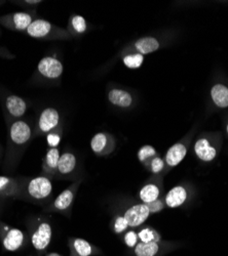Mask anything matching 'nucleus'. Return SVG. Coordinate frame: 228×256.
Wrapping results in <instances>:
<instances>
[{"mask_svg": "<svg viewBox=\"0 0 228 256\" xmlns=\"http://www.w3.org/2000/svg\"><path fill=\"white\" fill-rule=\"evenodd\" d=\"M34 124L28 119L16 120L9 124L7 168H13L18 164L27 146L30 144L31 140L34 138Z\"/></svg>", "mask_w": 228, "mask_h": 256, "instance_id": "f257e3e1", "label": "nucleus"}, {"mask_svg": "<svg viewBox=\"0 0 228 256\" xmlns=\"http://www.w3.org/2000/svg\"><path fill=\"white\" fill-rule=\"evenodd\" d=\"M18 199L36 204L50 202L53 195L52 178L41 174L35 178H21Z\"/></svg>", "mask_w": 228, "mask_h": 256, "instance_id": "f03ea898", "label": "nucleus"}, {"mask_svg": "<svg viewBox=\"0 0 228 256\" xmlns=\"http://www.w3.org/2000/svg\"><path fill=\"white\" fill-rule=\"evenodd\" d=\"M64 72V66L56 56H47L38 62L36 72L33 75L34 83L57 84Z\"/></svg>", "mask_w": 228, "mask_h": 256, "instance_id": "7ed1b4c3", "label": "nucleus"}, {"mask_svg": "<svg viewBox=\"0 0 228 256\" xmlns=\"http://www.w3.org/2000/svg\"><path fill=\"white\" fill-rule=\"evenodd\" d=\"M30 242L35 250L45 251L51 244L53 230L51 222L41 216L30 218L27 222Z\"/></svg>", "mask_w": 228, "mask_h": 256, "instance_id": "20e7f679", "label": "nucleus"}, {"mask_svg": "<svg viewBox=\"0 0 228 256\" xmlns=\"http://www.w3.org/2000/svg\"><path fill=\"white\" fill-rule=\"evenodd\" d=\"M27 35L41 40H67L71 37L69 32L54 25L45 18H36L26 30Z\"/></svg>", "mask_w": 228, "mask_h": 256, "instance_id": "39448f33", "label": "nucleus"}, {"mask_svg": "<svg viewBox=\"0 0 228 256\" xmlns=\"http://www.w3.org/2000/svg\"><path fill=\"white\" fill-rule=\"evenodd\" d=\"M2 104L4 114L8 124L16 120L23 119V117L28 111L27 100L11 92H8L3 96Z\"/></svg>", "mask_w": 228, "mask_h": 256, "instance_id": "423d86ee", "label": "nucleus"}, {"mask_svg": "<svg viewBox=\"0 0 228 256\" xmlns=\"http://www.w3.org/2000/svg\"><path fill=\"white\" fill-rule=\"evenodd\" d=\"M61 125L62 118L60 112L56 108L49 106L40 112L34 124V138L47 136Z\"/></svg>", "mask_w": 228, "mask_h": 256, "instance_id": "0eeeda50", "label": "nucleus"}, {"mask_svg": "<svg viewBox=\"0 0 228 256\" xmlns=\"http://www.w3.org/2000/svg\"><path fill=\"white\" fill-rule=\"evenodd\" d=\"M35 10L12 12L0 16V25L12 31L26 32L28 27L36 20Z\"/></svg>", "mask_w": 228, "mask_h": 256, "instance_id": "6e6552de", "label": "nucleus"}, {"mask_svg": "<svg viewBox=\"0 0 228 256\" xmlns=\"http://www.w3.org/2000/svg\"><path fill=\"white\" fill-rule=\"evenodd\" d=\"M79 184L80 180L72 184L70 186L65 188L55 200L52 201V203L45 209V211L67 213L72 208Z\"/></svg>", "mask_w": 228, "mask_h": 256, "instance_id": "1a4fd4ad", "label": "nucleus"}, {"mask_svg": "<svg viewBox=\"0 0 228 256\" xmlns=\"http://www.w3.org/2000/svg\"><path fill=\"white\" fill-rule=\"evenodd\" d=\"M0 236H2L3 244L7 251L15 252L25 243V234L22 230L10 228L3 222H0Z\"/></svg>", "mask_w": 228, "mask_h": 256, "instance_id": "9d476101", "label": "nucleus"}, {"mask_svg": "<svg viewBox=\"0 0 228 256\" xmlns=\"http://www.w3.org/2000/svg\"><path fill=\"white\" fill-rule=\"evenodd\" d=\"M151 214L147 204L139 203L129 207L124 212V218L127 220L130 228H137L146 222Z\"/></svg>", "mask_w": 228, "mask_h": 256, "instance_id": "9b49d317", "label": "nucleus"}, {"mask_svg": "<svg viewBox=\"0 0 228 256\" xmlns=\"http://www.w3.org/2000/svg\"><path fill=\"white\" fill-rule=\"evenodd\" d=\"M115 146L113 138L109 134L99 132L96 134L91 140L92 151L99 156H105L110 154Z\"/></svg>", "mask_w": 228, "mask_h": 256, "instance_id": "f8f14e48", "label": "nucleus"}, {"mask_svg": "<svg viewBox=\"0 0 228 256\" xmlns=\"http://www.w3.org/2000/svg\"><path fill=\"white\" fill-rule=\"evenodd\" d=\"M68 246L69 256H94L101 253L98 247L81 238H70Z\"/></svg>", "mask_w": 228, "mask_h": 256, "instance_id": "ddd939ff", "label": "nucleus"}, {"mask_svg": "<svg viewBox=\"0 0 228 256\" xmlns=\"http://www.w3.org/2000/svg\"><path fill=\"white\" fill-rule=\"evenodd\" d=\"M77 159L76 156L71 152H64L61 154L56 178H65L71 176L76 169Z\"/></svg>", "mask_w": 228, "mask_h": 256, "instance_id": "4468645a", "label": "nucleus"}, {"mask_svg": "<svg viewBox=\"0 0 228 256\" xmlns=\"http://www.w3.org/2000/svg\"><path fill=\"white\" fill-rule=\"evenodd\" d=\"M60 151L58 148H50L43 162V174L50 178H56L57 174V169H58V164L60 160Z\"/></svg>", "mask_w": 228, "mask_h": 256, "instance_id": "2eb2a0df", "label": "nucleus"}, {"mask_svg": "<svg viewBox=\"0 0 228 256\" xmlns=\"http://www.w3.org/2000/svg\"><path fill=\"white\" fill-rule=\"evenodd\" d=\"M194 153L203 162H212L217 156V148L206 138H199L194 144Z\"/></svg>", "mask_w": 228, "mask_h": 256, "instance_id": "dca6fc26", "label": "nucleus"}, {"mask_svg": "<svg viewBox=\"0 0 228 256\" xmlns=\"http://www.w3.org/2000/svg\"><path fill=\"white\" fill-rule=\"evenodd\" d=\"M108 100L113 106L121 109L131 108L134 102V98L131 92L121 88H112L109 90Z\"/></svg>", "mask_w": 228, "mask_h": 256, "instance_id": "f3484780", "label": "nucleus"}, {"mask_svg": "<svg viewBox=\"0 0 228 256\" xmlns=\"http://www.w3.org/2000/svg\"><path fill=\"white\" fill-rule=\"evenodd\" d=\"M187 190H186L183 186H177L171 188L167 196H165L164 202L169 208H177L182 206L186 200H187Z\"/></svg>", "mask_w": 228, "mask_h": 256, "instance_id": "a211bd4d", "label": "nucleus"}, {"mask_svg": "<svg viewBox=\"0 0 228 256\" xmlns=\"http://www.w3.org/2000/svg\"><path fill=\"white\" fill-rule=\"evenodd\" d=\"M187 154V146L182 142L172 146L165 154V164L169 167H175L180 164Z\"/></svg>", "mask_w": 228, "mask_h": 256, "instance_id": "6ab92c4d", "label": "nucleus"}, {"mask_svg": "<svg viewBox=\"0 0 228 256\" xmlns=\"http://www.w3.org/2000/svg\"><path fill=\"white\" fill-rule=\"evenodd\" d=\"M20 193V180L0 176V196L18 198Z\"/></svg>", "mask_w": 228, "mask_h": 256, "instance_id": "aec40b11", "label": "nucleus"}, {"mask_svg": "<svg viewBox=\"0 0 228 256\" xmlns=\"http://www.w3.org/2000/svg\"><path fill=\"white\" fill-rule=\"evenodd\" d=\"M136 54H148L159 48V42L154 37H143L138 39L134 44Z\"/></svg>", "mask_w": 228, "mask_h": 256, "instance_id": "412c9836", "label": "nucleus"}, {"mask_svg": "<svg viewBox=\"0 0 228 256\" xmlns=\"http://www.w3.org/2000/svg\"><path fill=\"white\" fill-rule=\"evenodd\" d=\"M160 188L156 182H148L139 190V198L142 203L150 204L159 199Z\"/></svg>", "mask_w": 228, "mask_h": 256, "instance_id": "4be33fe9", "label": "nucleus"}, {"mask_svg": "<svg viewBox=\"0 0 228 256\" xmlns=\"http://www.w3.org/2000/svg\"><path fill=\"white\" fill-rule=\"evenodd\" d=\"M162 252V246L160 242H139L134 248L136 256H158Z\"/></svg>", "mask_w": 228, "mask_h": 256, "instance_id": "5701e85b", "label": "nucleus"}, {"mask_svg": "<svg viewBox=\"0 0 228 256\" xmlns=\"http://www.w3.org/2000/svg\"><path fill=\"white\" fill-rule=\"evenodd\" d=\"M211 96L214 104L219 108L228 106V88L223 84H216L211 90Z\"/></svg>", "mask_w": 228, "mask_h": 256, "instance_id": "b1692460", "label": "nucleus"}, {"mask_svg": "<svg viewBox=\"0 0 228 256\" xmlns=\"http://www.w3.org/2000/svg\"><path fill=\"white\" fill-rule=\"evenodd\" d=\"M88 29V25L85 18H82L81 16H71L69 20V24H68V32L71 36L73 35H81L84 34Z\"/></svg>", "mask_w": 228, "mask_h": 256, "instance_id": "393cba45", "label": "nucleus"}, {"mask_svg": "<svg viewBox=\"0 0 228 256\" xmlns=\"http://www.w3.org/2000/svg\"><path fill=\"white\" fill-rule=\"evenodd\" d=\"M139 241L143 243L148 242H160V236L158 232L151 228H143L138 232Z\"/></svg>", "mask_w": 228, "mask_h": 256, "instance_id": "a878e982", "label": "nucleus"}, {"mask_svg": "<svg viewBox=\"0 0 228 256\" xmlns=\"http://www.w3.org/2000/svg\"><path fill=\"white\" fill-rule=\"evenodd\" d=\"M156 155V150L152 146H143L138 151V159L142 163H149V161Z\"/></svg>", "mask_w": 228, "mask_h": 256, "instance_id": "bb28decb", "label": "nucleus"}, {"mask_svg": "<svg viewBox=\"0 0 228 256\" xmlns=\"http://www.w3.org/2000/svg\"><path fill=\"white\" fill-rule=\"evenodd\" d=\"M123 64L130 69H138L143 64L144 58L140 54H130L123 58Z\"/></svg>", "mask_w": 228, "mask_h": 256, "instance_id": "cd10ccee", "label": "nucleus"}, {"mask_svg": "<svg viewBox=\"0 0 228 256\" xmlns=\"http://www.w3.org/2000/svg\"><path fill=\"white\" fill-rule=\"evenodd\" d=\"M63 125L59 126L58 128H56L55 130H53L52 132H50L46 138H47V142L48 144L50 146V148H57L58 144L61 142L62 138V134H63Z\"/></svg>", "mask_w": 228, "mask_h": 256, "instance_id": "c85d7f7f", "label": "nucleus"}, {"mask_svg": "<svg viewBox=\"0 0 228 256\" xmlns=\"http://www.w3.org/2000/svg\"><path fill=\"white\" fill-rule=\"evenodd\" d=\"M129 226V224L127 222V220L124 218L123 216H117L114 220H113V224H112V230L115 234H122L126 232L128 230Z\"/></svg>", "mask_w": 228, "mask_h": 256, "instance_id": "c756f323", "label": "nucleus"}, {"mask_svg": "<svg viewBox=\"0 0 228 256\" xmlns=\"http://www.w3.org/2000/svg\"><path fill=\"white\" fill-rule=\"evenodd\" d=\"M123 241L129 248H135L137 246V244L140 242L139 237H138V232L135 230L127 232L123 237Z\"/></svg>", "mask_w": 228, "mask_h": 256, "instance_id": "7c9ffc66", "label": "nucleus"}, {"mask_svg": "<svg viewBox=\"0 0 228 256\" xmlns=\"http://www.w3.org/2000/svg\"><path fill=\"white\" fill-rule=\"evenodd\" d=\"M147 167L150 168L151 172L154 174H160L163 168H164V162L161 158L159 157H154L152 158L149 163L147 164Z\"/></svg>", "mask_w": 228, "mask_h": 256, "instance_id": "2f4dec72", "label": "nucleus"}, {"mask_svg": "<svg viewBox=\"0 0 228 256\" xmlns=\"http://www.w3.org/2000/svg\"><path fill=\"white\" fill-rule=\"evenodd\" d=\"M16 4L21 6L29 8V10H35V8L43 4V2H40V0H25V2H17Z\"/></svg>", "mask_w": 228, "mask_h": 256, "instance_id": "473e14b6", "label": "nucleus"}, {"mask_svg": "<svg viewBox=\"0 0 228 256\" xmlns=\"http://www.w3.org/2000/svg\"><path fill=\"white\" fill-rule=\"evenodd\" d=\"M147 205H148V208L150 210V213H156V212H159L163 209V202L160 199H157L156 201H154L150 204H147Z\"/></svg>", "mask_w": 228, "mask_h": 256, "instance_id": "72a5a7b5", "label": "nucleus"}, {"mask_svg": "<svg viewBox=\"0 0 228 256\" xmlns=\"http://www.w3.org/2000/svg\"><path fill=\"white\" fill-rule=\"evenodd\" d=\"M46 256H62V255L59 253H56V252H50V253H47Z\"/></svg>", "mask_w": 228, "mask_h": 256, "instance_id": "f704fd0d", "label": "nucleus"}, {"mask_svg": "<svg viewBox=\"0 0 228 256\" xmlns=\"http://www.w3.org/2000/svg\"><path fill=\"white\" fill-rule=\"evenodd\" d=\"M4 4H5V2H0V6H2Z\"/></svg>", "mask_w": 228, "mask_h": 256, "instance_id": "c9c22d12", "label": "nucleus"}, {"mask_svg": "<svg viewBox=\"0 0 228 256\" xmlns=\"http://www.w3.org/2000/svg\"><path fill=\"white\" fill-rule=\"evenodd\" d=\"M226 132H227V134H228V124H227V126H226Z\"/></svg>", "mask_w": 228, "mask_h": 256, "instance_id": "e433bc0d", "label": "nucleus"}, {"mask_svg": "<svg viewBox=\"0 0 228 256\" xmlns=\"http://www.w3.org/2000/svg\"><path fill=\"white\" fill-rule=\"evenodd\" d=\"M0 154H2V148H0Z\"/></svg>", "mask_w": 228, "mask_h": 256, "instance_id": "4c0bfd02", "label": "nucleus"}]
</instances>
